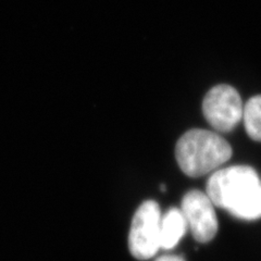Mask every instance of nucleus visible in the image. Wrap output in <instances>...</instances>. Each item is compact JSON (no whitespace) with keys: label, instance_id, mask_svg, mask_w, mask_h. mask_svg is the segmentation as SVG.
Here are the masks:
<instances>
[{"label":"nucleus","instance_id":"obj_1","mask_svg":"<svg viewBox=\"0 0 261 261\" xmlns=\"http://www.w3.org/2000/svg\"><path fill=\"white\" fill-rule=\"evenodd\" d=\"M232 147L222 136L207 129L187 130L177 141L175 158L178 167L191 177L208 174L232 157Z\"/></svg>","mask_w":261,"mask_h":261},{"label":"nucleus","instance_id":"obj_2","mask_svg":"<svg viewBox=\"0 0 261 261\" xmlns=\"http://www.w3.org/2000/svg\"><path fill=\"white\" fill-rule=\"evenodd\" d=\"M260 182L254 168L233 166L218 170L209 177L206 194L215 206L230 211Z\"/></svg>","mask_w":261,"mask_h":261},{"label":"nucleus","instance_id":"obj_3","mask_svg":"<svg viewBox=\"0 0 261 261\" xmlns=\"http://www.w3.org/2000/svg\"><path fill=\"white\" fill-rule=\"evenodd\" d=\"M161 211L156 201L146 200L137 208L128 235L130 254L138 260H147L160 247Z\"/></svg>","mask_w":261,"mask_h":261},{"label":"nucleus","instance_id":"obj_4","mask_svg":"<svg viewBox=\"0 0 261 261\" xmlns=\"http://www.w3.org/2000/svg\"><path fill=\"white\" fill-rule=\"evenodd\" d=\"M244 105L236 89L230 85H217L206 94L202 112L208 123L219 132H230L243 119Z\"/></svg>","mask_w":261,"mask_h":261},{"label":"nucleus","instance_id":"obj_5","mask_svg":"<svg viewBox=\"0 0 261 261\" xmlns=\"http://www.w3.org/2000/svg\"><path fill=\"white\" fill-rule=\"evenodd\" d=\"M181 211L196 241L208 243L215 238L218 219L215 205L206 193L198 190L187 192L182 199Z\"/></svg>","mask_w":261,"mask_h":261},{"label":"nucleus","instance_id":"obj_6","mask_svg":"<svg viewBox=\"0 0 261 261\" xmlns=\"http://www.w3.org/2000/svg\"><path fill=\"white\" fill-rule=\"evenodd\" d=\"M187 228L186 220L181 209L170 208L166 215L161 217L160 223V247L172 249L181 240Z\"/></svg>","mask_w":261,"mask_h":261},{"label":"nucleus","instance_id":"obj_7","mask_svg":"<svg viewBox=\"0 0 261 261\" xmlns=\"http://www.w3.org/2000/svg\"><path fill=\"white\" fill-rule=\"evenodd\" d=\"M228 212L232 216L244 220L261 218V182Z\"/></svg>","mask_w":261,"mask_h":261},{"label":"nucleus","instance_id":"obj_8","mask_svg":"<svg viewBox=\"0 0 261 261\" xmlns=\"http://www.w3.org/2000/svg\"><path fill=\"white\" fill-rule=\"evenodd\" d=\"M243 120L251 140L261 142V95L251 97L244 105Z\"/></svg>","mask_w":261,"mask_h":261},{"label":"nucleus","instance_id":"obj_9","mask_svg":"<svg viewBox=\"0 0 261 261\" xmlns=\"http://www.w3.org/2000/svg\"><path fill=\"white\" fill-rule=\"evenodd\" d=\"M156 261H185L183 258L178 257V256H173V255H166V256H161L159 257Z\"/></svg>","mask_w":261,"mask_h":261}]
</instances>
